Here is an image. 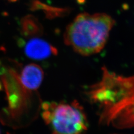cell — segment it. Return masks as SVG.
<instances>
[{"instance_id": "1", "label": "cell", "mask_w": 134, "mask_h": 134, "mask_svg": "<svg viewBox=\"0 0 134 134\" xmlns=\"http://www.w3.org/2000/svg\"><path fill=\"white\" fill-rule=\"evenodd\" d=\"M100 80L90 87L87 96L98 107L99 121L109 125L120 113L134 105V75L125 77L102 68Z\"/></svg>"}, {"instance_id": "2", "label": "cell", "mask_w": 134, "mask_h": 134, "mask_svg": "<svg viewBox=\"0 0 134 134\" xmlns=\"http://www.w3.org/2000/svg\"><path fill=\"white\" fill-rule=\"evenodd\" d=\"M115 24L108 14L81 13L68 25L64 34V42L84 56L98 53L104 47Z\"/></svg>"}, {"instance_id": "3", "label": "cell", "mask_w": 134, "mask_h": 134, "mask_svg": "<svg viewBox=\"0 0 134 134\" xmlns=\"http://www.w3.org/2000/svg\"><path fill=\"white\" fill-rule=\"evenodd\" d=\"M43 119L50 125L52 134H83L88 122L83 107L76 101L71 102H45Z\"/></svg>"}, {"instance_id": "4", "label": "cell", "mask_w": 134, "mask_h": 134, "mask_svg": "<svg viewBox=\"0 0 134 134\" xmlns=\"http://www.w3.org/2000/svg\"><path fill=\"white\" fill-rule=\"evenodd\" d=\"M24 46L26 56L34 60H42L58 53L56 48L42 39H31Z\"/></svg>"}, {"instance_id": "5", "label": "cell", "mask_w": 134, "mask_h": 134, "mask_svg": "<svg viewBox=\"0 0 134 134\" xmlns=\"http://www.w3.org/2000/svg\"><path fill=\"white\" fill-rule=\"evenodd\" d=\"M43 78L44 72L42 68L35 64H30L25 66L23 70L20 81L26 88L34 91L39 87Z\"/></svg>"}, {"instance_id": "6", "label": "cell", "mask_w": 134, "mask_h": 134, "mask_svg": "<svg viewBox=\"0 0 134 134\" xmlns=\"http://www.w3.org/2000/svg\"><path fill=\"white\" fill-rule=\"evenodd\" d=\"M21 32L26 37L41 35L42 27L38 20L31 15H28L21 19Z\"/></svg>"}, {"instance_id": "7", "label": "cell", "mask_w": 134, "mask_h": 134, "mask_svg": "<svg viewBox=\"0 0 134 134\" xmlns=\"http://www.w3.org/2000/svg\"><path fill=\"white\" fill-rule=\"evenodd\" d=\"M110 125L119 129L134 127V105L115 117L110 123Z\"/></svg>"}, {"instance_id": "8", "label": "cell", "mask_w": 134, "mask_h": 134, "mask_svg": "<svg viewBox=\"0 0 134 134\" xmlns=\"http://www.w3.org/2000/svg\"><path fill=\"white\" fill-rule=\"evenodd\" d=\"M17 0H9L10 2H16Z\"/></svg>"}]
</instances>
